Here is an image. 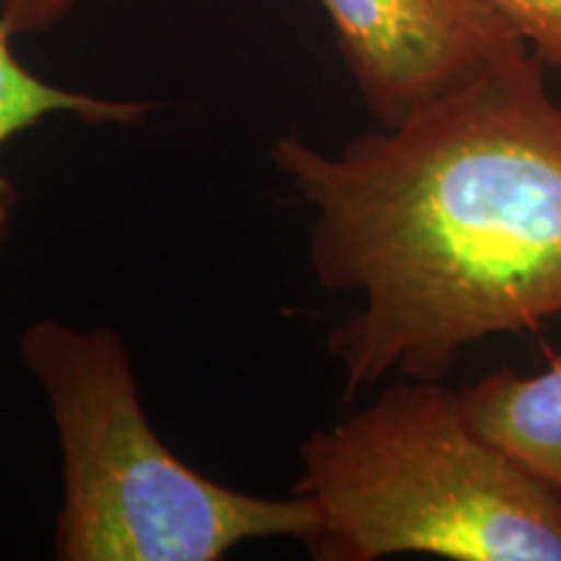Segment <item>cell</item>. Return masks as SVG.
<instances>
[{
	"instance_id": "obj_1",
	"label": "cell",
	"mask_w": 561,
	"mask_h": 561,
	"mask_svg": "<svg viewBox=\"0 0 561 561\" xmlns=\"http://www.w3.org/2000/svg\"><path fill=\"white\" fill-rule=\"evenodd\" d=\"M517 55L396 128L271 161L312 210L310 263L356 294L325 346L343 401L390 375L445 380L466 348L561 318V100Z\"/></svg>"
},
{
	"instance_id": "obj_2",
	"label": "cell",
	"mask_w": 561,
	"mask_h": 561,
	"mask_svg": "<svg viewBox=\"0 0 561 561\" xmlns=\"http://www.w3.org/2000/svg\"><path fill=\"white\" fill-rule=\"evenodd\" d=\"M294 494L318 515L305 546L320 561H561V500L476 430L445 380L403 377L312 432Z\"/></svg>"
},
{
	"instance_id": "obj_3",
	"label": "cell",
	"mask_w": 561,
	"mask_h": 561,
	"mask_svg": "<svg viewBox=\"0 0 561 561\" xmlns=\"http://www.w3.org/2000/svg\"><path fill=\"white\" fill-rule=\"evenodd\" d=\"M21 356L45 390L62 455L55 559L219 561L248 541L312 536L318 515L301 494L224 486L164 445L117 331L39 320L21 335Z\"/></svg>"
},
{
	"instance_id": "obj_4",
	"label": "cell",
	"mask_w": 561,
	"mask_h": 561,
	"mask_svg": "<svg viewBox=\"0 0 561 561\" xmlns=\"http://www.w3.org/2000/svg\"><path fill=\"white\" fill-rule=\"evenodd\" d=\"M356 94L396 128L530 53L489 0H320Z\"/></svg>"
},
{
	"instance_id": "obj_5",
	"label": "cell",
	"mask_w": 561,
	"mask_h": 561,
	"mask_svg": "<svg viewBox=\"0 0 561 561\" xmlns=\"http://www.w3.org/2000/svg\"><path fill=\"white\" fill-rule=\"evenodd\" d=\"M460 398L476 430L561 500V354L536 375L491 371Z\"/></svg>"
},
{
	"instance_id": "obj_6",
	"label": "cell",
	"mask_w": 561,
	"mask_h": 561,
	"mask_svg": "<svg viewBox=\"0 0 561 561\" xmlns=\"http://www.w3.org/2000/svg\"><path fill=\"white\" fill-rule=\"evenodd\" d=\"M13 39L0 24V149L53 115H70L89 125H138L151 115L149 102L110 100L39 79L16 58ZM16 206V185L0 172V248L11 234Z\"/></svg>"
},
{
	"instance_id": "obj_7",
	"label": "cell",
	"mask_w": 561,
	"mask_h": 561,
	"mask_svg": "<svg viewBox=\"0 0 561 561\" xmlns=\"http://www.w3.org/2000/svg\"><path fill=\"white\" fill-rule=\"evenodd\" d=\"M546 68H561V0H489Z\"/></svg>"
},
{
	"instance_id": "obj_8",
	"label": "cell",
	"mask_w": 561,
	"mask_h": 561,
	"mask_svg": "<svg viewBox=\"0 0 561 561\" xmlns=\"http://www.w3.org/2000/svg\"><path fill=\"white\" fill-rule=\"evenodd\" d=\"M79 0H0V24L13 37L42 34L70 16Z\"/></svg>"
}]
</instances>
